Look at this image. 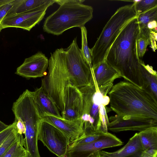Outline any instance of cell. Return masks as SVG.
Returning <instances> with one entry per match:
<instances>
[{"label": "cell", "instance_id": "cell-1", "mask_svg": "<svg viewBox=\"0 0 157 157\" xmlns=\"http://www.w3.org/2000/svg\"><path fill=\"white\" fill-rule=\"evenodd\" d=\"M48 68L41 86L61 113L66 86L70 83L78 88L84 87L89 84L91 75V68L82 57L76 37L67 48H58L51 53Z\"/></svg>", "mask_w": 157, "mask_h": 157}, {"label": "cell", "instance_id": "cell-2", "mask_svg": "<svg viewBox=\"0 0 157 157\" xmlns=\"http://www.w3.org/2000/svg\"><path fill=\"white\" fill-rule=\"evenodd\" d=\"M139 28L136 17L129 21L111 46L105 61L123 77L140 88L143 84L142 63L136 46Z\"/></svg>", "mask_w": 157, "mask_h": 157}, {"label": "cell", "instance_id": "cell-3", "mask_svg": "<svg viewBox=\"0 0 157 157\" xmlns=\"http://www.w3.org/2000/svg\"><path fill=\"white\" fill-rule=\"evenodd\" d=\"M108 94L110 109L117 115L157 120V101L141 88L121 81Z\"/></svg>", "mask_w": 157, "mask_h": 157}, {"label": "cell", "instance_id": "cell-4", "mask_svg": "<svg viewBox=\"0 0 157 157\" xmlns=\"http://www.w3.org/2000/svg\"><path fill=\"white\" fill-rule=\"evenodd\" d=\"M113 85L111 83L98 86L91 75L89 84L79 88L82 97L83 135L108 132V108L106 106L109 103V98L107 94Z\"/></svg>", "mask_w": 157, "mask_h": 157}, {"label": "cell", "instance_id": "cell-5", "mask_svg": "<svg viewBox=\"0 0 157 157\" xmlns=\"http://www.w3.org/2000/svg\"><path fill=\"white\" fill-rule=\"evenodd\" d=\"M83 0H56L60 6L47 17L44 21L43 30L54 35L62 34L74 27L85 26L93 17V9L83 4Z\"/></svg>", "mask_w": 157, "mask_h": 157}, {"label": "cell", "instance_id": "cell-6", "mask_svg": "<svg viewBox=\"0 0 157 157\" xmlns=\"http://www.w3.org/2000/svg\"><path fill=\"white\" fill-rule=\"evenodd\" d=\"M137 16L134 3L117 10L105 25L93 47L90 48L92 67L105 61L109 48L123 28Z\"/></svg>", "mask_w": 157, "mask_h": 157}, {"label": "cell", "instance_id": "cell-7", "mask_svg": "<svg viewBox=\"0 0 157 157\" xmlns=\"http://www.w3.org/2000/svg\"><path fill=\"white\" fill-rule=\"evenodd\" d=\"M38 139L58 157H66L70 138L53 125L42 119L39 124Z\"/></svg>", "mask_w": 157, "mask_h": 157}, {"label": "cell", "instance_id": "cell-8", "mask_svg": "<svg viewBox=\"0 0 157 157\" xmlns=\"http://www.w3.org/2000/svg\"><path fill=\"white\" fill-rule=\"evenodd\" d=\"M123 142L116 136L107 132L92 142L68 146L66 157H89L93 153L107 148L120 146Z\"/></svg>", "mask_w": 157, "mask_h": 157}, {"label": "cell", "instance_id": "cell-9", "mask_svg": "<svg viewBox=\"0 0 157 157\" xmlns=\"http://www.w3.org/2000/svg\"><path fill=\"white\" fill-rule=\"evenodd\" d=\"M108 130L115 132L127 131L140 132L152 127H157V120L130 116L118 115L108 118Z\"/></svg>", "mask_w": 157, "mask_h": 157}, {"label": "cell", "instance_id": "cell-10", "mask_svg": "<svg viewBox=\"0 0 157 157\" xmlns=\"http://www.w3.org/2000/svg\"><path fill=\"white\" fill-rule=\"evenodd\" d=\"M47 9L7 14L1 21V28H19L29 31L42 20Z\"/></svg>", "mask_w": 157, "mask_h": 157}, {"label": "cell", "instance_id": "cell-11", "mask_svg": "<svg viewBox=\"0 0 157 157\" xmlns=\"http://www.w3.org/2000/svg\"><path fill=\"white\" fill-rule=\"evenodd\" d=\"M83 113L82 97L79 88L69 83L64 93V109L62 118L74 121L81 118Z\"/></svg>", "mask_w": 157, "mask_h": 157}, {"label": "cell", "instance_id": "cell-12", "mask_svg": "<svg viewBox=\"0 0 157 157\" xmlns=\"http://www.w3.org/2000/svg\"><path fill=\"white\" fill-rule=\"evenodd\" d=\"M48 59L40 51L27 58L18 67L15 74L27 78H36L44 76L48 68Z\"/></svg>", "mask_w": 157, "mask_h": 157}, {"label": "cell", "instance_id": "cell-13", "mask_svg": "<svg viewBox=\"0 0 157 157\" xmlns=\"http://www.w3.org/2000/svg\"><path fill=\"white\" fill-rule=\"evenodd\" d=\"M42 120L51 124L70 138V142L76 140L84 134L83 123L81 118L69 121L54 116L46 115Z\"/></svg>", "mask_w": 157, "mask_h": 157}, {"label": "cell", "instance_id": "cell-14", "mask_svg": "<svg viewBox=\"0 0 157 157\" xmlns=\"http://www.w3.org/2000/svg\"><path fill=\"white\" fill-rule=\"evenodd\" d=\"M31 94L41 117L46 115L62 118L57 106L41 86L37 88Z\"/></svg>", "mask_w": 157, "mask_h": 157}, {"label": "cell", "instance_id": "cell-15", "mask_svg": "<svg viewBox=\"0 0 157 157\" xmlns=\"http://www.w3.org/2000/svg\"><path fill=\"white\" fill-rule=\"evenodd\" d=\"M90 68L92 76L98 86L113 83L115 79L121 78L116 71L105 61Z\"/></svg>", "mask_w": 157, "mask_h": 157}, {"label": "cell", "instance_id": "cell-16", "mask_svg": "<svg viewBox=\"0 0 157 157\" xmlns=\"http://www.w3.org/2000/svg\"><path fill=\"white\" fill-rule=\"evenodd\" d=\"M144 151L138 133H136L121 149L112 152L104 151L108 157H141Z\"/></svg>", "mask_w": 157, "mask_h": 157}, {"label": "cell", "instance_id": "cell-17", "mask_svg": "<svg viewBox=\"0 0 157 157\" xmlns=\"http://www.w3.org/2000/svg\"><path fill=\"white\" fill-rule=\"evenodd\" d=\"M55 3L56 0H14L13 6L7 14L48 9Z\"/></svg>", "mask_w": 157, "mask_h": 157}, {"label": "cell", "instance_id": "cell-18", "mask_svg": "<svg viewBox=\"0 0 157 157\" xmlns=\"http://www.w3.org/2000/svg\"><path fill=\"white\" fill-rule=\"evenodd\" d=\"M141 74L143 84L141 88L157 101V74L153 67L142 63Z\"/></svg>", "mask_w": 157, "mask_h": 157}, {"label": "cell", "instance_id": "cell-19", "mask_svg": "<svg viewBox=\"0 0 157 157\" xmlns=\"http://www.w3.org/2000/svg\"><path fill=\"white\" fill-rule=\"evenodd\" d=\"M138 133L144 151L157 150V127L149 128Z\"/></svg>", "mask_w": 157, "mask_h": 157}, {"label": "cell", "instance_id": "cell-20", "mask_svg": "<svg viewBox=\"0 0 157 157\" xmlns=\"http://www.w3.org/2000/svg\"><path fill=\"white\" fill-rule=\"evenodd\" d=\"M151 30L146 27L139 28L136 46L138 56L140 60H142L146 52L147 46L151 44Z\"/></svg>", "mask_w": 157, "mask_h": 157}, {"label": "cell", "instance_id": "cell-21", "mask_svg": "<svg viewBox=\"0 0 157 157\" xmlns=\"http://www.w3.org/2000/svg\"><path fill=\"white\" fill-rule=\"evenodd\" d=\"M24 147V138L18 134L16 140L2 157H26V150Z\"/></svg>", "mask_w": 157, "mask_h": 157}, {"label": "cell", "instance_id": "cell-22", "mask_svg": "<svg viewBox=\"0 0 157 157\" xmlns=\"http://www.w3.org/2000/svg\"><path fill=\"white\" fill-rule=\"evenodd\" d=\"M81 34V48L80 52L82 57L85 62L90 67H92L91 57L90 52V48L87 44V30L84 26L80 28Z\"/></svg>", "mask_w": 157, "mask_h": 157}, {"label": "cell", "instance_id": "cell-23", "mask_svg": "<svg viewBox=\"0 0 157 157\" xmlns=\"http://www.w3.org/2000/svg\"><path fill=\"white\" fill-rule=\"evenodd\" d=\"M139 28H146L147 24L157 20V6L138 15L137 17Z\"/></svg>", "mask_w": 157, "mask_h": 157}, {"label": "cell", "instance_id": "cell-24", "mask_svg": "<svg viewBox=\"0 0 157 157\" xmlns=\"http://www.w3.org/2000/svg\"><path fill=\"white\" fill-rule=\"evenodd\" d=\"M137 16L157 6V0H133Z\"/></svg>", "mask_w": 157, "mask_h": 157}, {"label": "cell", "instance_id": "cell-25", "mask_svg": "<svg viewBox=\"0 0 157 157\" xmlns=\"http://www.w3.org/2000/svg\"><path fill=\"white\" fill-rule=\"evenodd\" d=\"M104 133L96 132L83 135L75 140L71 142V145H79L85 144L94 141L104 135Z\"/></svg>", "mask_w": 157, "mask_h": 157}, {"label": "cell", "instance_id": "cell-26", "mask_svg": "<svg viewBox=\"0 0 157 157\" xmlns=\"http://www.w3.org/2000/svg\"><path fill=\"white\" fill-rule=\"evenodd\" d=\"M18 133L16 128L13 131L0 146V157H2L12 144L16 140Z\"/></svg>", "mask_w": 157, "mask_h": 157}, {"label": "cell", "instance_id": "cell-27", "mask_svg": "<svg viewBox=\"0 0 157 157\" xmlns=\"http://www.w3.org/2000/svg\"><path fill=\"white\" fill-rule=\"evenodd\" d=\"M14 1V0H0V24L13 6Z\"/></svg>", "mask_w": 157, "mask_h": 157}, {"label": "cell", "instance_id": "cell-28", "mask_svg": "<svg viewBox=\"0 0 157 157\" xmlns=\"http://www.w3.org/2000/svg\"><path fill=\"white\" fill-rule=\"evenodd\" d=\"M15 129V123L14 121L12 124L9 125L6 128L0 132V146Z\"/></svg>", "mask_w": 157, "mask_h": 157}, {"label": "cell", "instance_id": "cell-29", "mask_svg": "<svg viewBox=\"0 0 157 157\" xmlns=\"http://www.w3.org/2000/svg\"><path fill=\"white\" fill-rule=\"evenodd\" d=\"M17 133L21 135L25 134V127L23 121L19 117H15L14 121Z\"/></svg>", "mask_w": 157, "mask_h": 157}, {"label": "cell", "instance_id": "cell-30", "mask_svg": "<svg viewBox=\"0 0 157 157\" xmlns=\"http://www.w3.org/2000/svg\"><path fill=\"white\" fill-rule=\"evenodd\" d=\"M157 40V32L151 30L150 34V41L151 47L153 51H155L156 49V41Z\"/></svg>", "mask_w": 157, "mask_h": 157}, {"label": "cell", "instance_id": "cell-31", "mask_svg": "<svg viewBox=\"0 0 157 157\" xmlns=\"http://www.w3.org/2000/svg\"><path fill=\"white\" fill-rule=\"evenodd\" d=\"M141 157H157V150L151 149L144 151Z\"/></svg>", "mask_w": 157, "mask_h": 157}, {"label": "cell", "instance_id": "cell-32", "mask_svg": "<svg viewBox=\"0 0 157 157\" xmlns=\"http://www.w3.org/2000/svg\"><path fill=\"white\" fill-rule=\"evenodd\" d=\"M89 157H108V156L105 153L104 151L101 150L93 153Z\"/></svg>", "mask_w": 157, "mask_h": 157}, {"label": "cell", "instance_id": "cell-33", "mask_svg": "<svg viewBox=\"0 0 157 157\" xmlns=\"http://www.w3.org/2000/svg\"><path fill=\"white\" fill-rule=\"evenodd\" d=\"M9 125L5 124L0 120V132L5 129Z\"/></svg>", "mask_w": 157, "mask_h": 157}, {"label": "cell", "instance_id": "cell-34", "mask_svg": "<svg viewBox=\"0 0 157 157\" xmlns=\"http://www.w3.org/2000/svg\"><path fill=\"white\" fill-rule=\"evenodd\" d=\"M2 30V29H1V27H0V33L1 31V30Z\"/></svg>", "mask_w": 157, "mask_h": 157}]
</instances>
